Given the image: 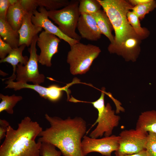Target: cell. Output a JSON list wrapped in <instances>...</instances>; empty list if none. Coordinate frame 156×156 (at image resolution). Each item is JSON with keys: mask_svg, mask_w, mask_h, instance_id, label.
I'll use <instances>...</instances> for the list:
<instances>
[{"mask_svg": "<svg viewBox=\"0 0 156 156\" xmlns=\"http://www.w3.org/2000/svg\"><path fill=\"white\" fill-rule=\"evenodd\" d=\"M45 118L51 126L40 132L38 141L53 145L64 156H84L81 144V139L86 132L84 120L78 117L63 119L47 114L45 115Z\"/></svg>", "mask_w": 156, "mask_h": 156, "instance_id": "cell-1", "label": "cell"}, {"mask_svg": "<svg viewBox=\"0 0 156 156\" xmlns=\"http://www.w3.org/2000/svg\"><path fill=\"white\" fill-rule=\"evenodd\" d=\"M42 130L28 116L21 120L16 129L10 125L0 147V156H40L42 142L35 139Z\"/></svg>", "mask_w": 156, "mask_h": 156, "instance_id": "cell-2", "label": "cell"}, {"mask_svg": "<svg viewBox=\"0 0 156 156\" xmlns=\"http://www.w3.org/2000/svg\"><path fill=\"white\" fill-rule=\"evenodd\" d=\"M98 1L109 17L115 32L114 43L109 44L108 47L110 53H114L115 51L128 38L140 37L135 33L127 20V14L133 7L128 1Z\"/></svg>", "mask_w": 156, "mask_h": 156, "instance_id": "cell-3", "label": "cell"}, {"mask_svg": "<svg viewBox=\"0 0 156 156\" xmlns=\"http://www.w3.org/2000/svg\"><path fill=\"white\" fill-rule=\"evenodd\" d=\"M105 88L101 89L100 97L96 101L92 102H83L91 103L98 111V117L95 122L91 128L98 123L96 127L90 133V137L97 138L111 135L114 128L117 127L120 120V117L115 114V111L112 109L110 104L107 103L105 105L104 96Z\"/></svg>", "mask_w": 156, "mask_h": 156, "instance_id": "cell-4", "label": "cell"}, {"mask_svg": "<svg viewBox=\"0 0 156 156\" xmlns=\"http://www.w3.org/2000/svg\"><path fill=\"white\" fill-rule=\"evenodd\" d=\"M101 52L98 47L80 42L70 46L67 62L70 65L71 73L74 75L86 73Z\"/></svg>", "mask_w": 156, "mask_h": 156, "instance_id": "cell-5", "label": "cell"}, {"mask_svg": "<svg viewBox=\"0 0 156 156\" xmlns=\"http://www.w3.org/2000/svg\"><path fill=\"white\" fill-rule=\"evenodd\" d=\"M79 0H72L61 9L48 11L49 18L58 25L60 29L68 37L80 41L81 38L76 32L80 14Z\"/></svg>", "mask_w": 156, "mask_h": 156, "instance_id": "cell-6", "label": "cell"}, {"mask_svg": "<svg viewBox=\"0 0 156 156\" xmlns=\"http://www.w3.org/2000/svg\"><path fill=\"white\" fill-rule=\"evenodd\" d=\"M38 36L33 39L28 49L30 57L27 64L24 66L19 64L16 67V79L18 81L26 83L30 82L34 84L40 85L43 83L45 79L44 75L40 74L38 69V56L37 53L36 44Z\"/></svg>", "mask_w": 156, "mask_h": 156, "instance_id": "cell-7", "label": "cell"}, {"mask_svg": "<svg viewBox=\"0 0 156 156\" xmlns=\"http://www.w3.org/2000/svg\"><path fill=\"white\" fill-rule=\"evenodd\" d=\"M148 134L136 129L122 131L119 135V147L115 152L122 155H131L145 149Z\"/></svg>", "mask_w": 156, "mask_h": 156, "instance_id": "cell-8", "label": "cell"}, {"mask_svg": "<svg viewBox=\"0 0 156 156\" xmlns=\"http://www.w3.org/2000/svg\"><path fill=\"white\" fill-rule=\"evenodd\" d=\"M83 138L81 148L84 156L93 152L100 153L105 156H111L112 153L117 151L119 147V135H112L100 139L84 135Z\"/></svg>", "mask_w": 156, "mask_h": 156, "instance_id": "cell-9", "label": "cell"}, {"mask_svg": "<svg viewBox=\"0 0 156 156\" xmlns=\"http://www.w3.org/2000/svg\"><path fill=\"white\" fill-rule=\"evenodd\" d=\"M7 79L8 80L5 82L7 84L5 88L13 89L15 91L25 88L31 89L38 92L41 97L52 102L57 101L60 100L64 91L66 92L68 97H69L70 92L68 88L71 85V83L62 87L56 84L45 87L38 84H30L23 81L14 82L11 79Z\"/></svg>", "mask_w": 156, "mask_h": 156, "instance_id": "cell-10", "label": "cell"}, {"mask_svg": "<svg viewBox=\"0 0 156 156\" xmlns=\"http://www.w3.org/2000/svg\"><path fill=\"white\" fill-rule=\"evenodd\" d=\"M60 39L55 35L43 31L40 34L37 44L40 52L38 56V62L43 65L50 67L53 55L58 52Z\"/></svg>", "mask_w": 156, "mask_h": 156, "instance_id": "cell-11", "label": "cell"}, {"mask_svg": "<svg viewBox=\"0 0 156 156\" xmlns=\"http://www.w3.org/2000/svg\"><path fill=\"white\" fill-rule=\"evenodd\" d=\"M33 14L31 19L34 25L42 27L45 31L55 35L60 39L63 40L70 46L80 42L68 37L62 33L58 27L49 19L48 11L44 8L39 7L38 11L35 10L33 12Z\"/></svg>", "mask_w": 156, "mask_h": 156, "instance_id": "cell-12", "label": "cell"}, {"mask_svg": "<svg viewBox=\"0 0 156 156\" xmlns=\"http://www.w3.org/2000/svg\"><path fill=\"white\" fill-rule=\"evenodd\" d=\"M77 28L81 38L89 41H96L101 38L102 34L95 19L91 14H81Z\"/></svg>", "mask_w": 156, "mask_h": 156, "instance_id": "cell-13", "label": "cell"}, {"mask_svg": "<svg viewBox=\"0 0 156 156\" xmlns=\"http://www.w3.org/2000/svg\"><path fill=\"white\" fill-rule=\"evenodd\" d=\"M33 14L26 13L21 26L18 31L19 36V46L25 44L28 47L30 46L34 38L41 32L42 28L34 25L31 21Z\"/></svg>", "mask_w": 156, "mask_h": 156, "instance_id": "cell-14", "label": "cell"}, {"mask_svg": "<svg viewBox=\"0 0 156 156\" xmlns=\"http://www.w3.org/2000/svg\"><path fill=\"white\" fill-rule=\"evenodd\" d=\"M142 40L140 37L128 38L115 51L114 53L122 56L127 61H135L140 51V45Z\"/></svg>", "mask_w": 156, "mask_h": 156, "instance_id": "cell-15", "label": "cell"}, {"mask_svg": "<svg viewBox=\"0 0 156 156\" xmlns=\"http://www.w3.org/2000/svg\"><path fill=\"white\" fill-rule=\"evenodd\" d=\"M26 13L20 0H18L16 3L10 5L6 15V21L13 29L18 31Z\"/></svg>", "mask_w": 156, "mask_h": 156, "instance_id": "cell-16", "label": "cell"}, {"mask_svg": "<svg viewBox=\"0 0 156 156\" xmlns=\"http://www.w3.org/2000/svg\"><path fill=\"white\" fill-rule=\"evenodd\" d=\"M26 46L23 44L18 47L13 48L10 53L4 59L1 60L0 62H8L12 66L13 72L12 75L8 78L5 79H11L14 81L16 78V70L17 66L19 64L25 65L29 58L27 56H23L22 53Z\"/></svg>", "mask_w": 156, "mask_h": 156, "instance_id": "cell-17", "label": "cell"}, {"mask_svg": "<svg viewBox=\"0 0 156 156\" xmlns=\"http://www.w3.org/2000/svg\"><path fill=\"white\" fill-rule=\"evenodd\" d=\"M95 19L102 34L105 35L110 42V44L114 42V37L112 31L113 28L111 23L106 13L103 10H100L91 14Z\"/></svg>", "mask_w": 156, "mask_h": 156, "instance_id": "cell-18", "label": "cell"}, {"mask_svg": "<svg viewBox=\"0 0 156 156\" xmlns=\"http://www.w3.org/2000/svg\"><path fill=\"white\" fill-rule=\"evenodd\" d=\"M135 129L156 133V111L149 110L142 113L138 117Z\"/></svg>", "mask_w": 156, "mask_h": 156, "instance_id": "cell-19", "label": "cell"}, {"mask_svg": "<svg viewBox=\"0 0 156 156\" xmlns=\"http://www.w3.org/2000/svg\"><path fill=\"white\" fill-rule=\"evenodd\" d=\"M0 35L3 40L13 49L19 46V36L18 32L13 29L6 20L0 18Z\"/></svg>", "mask_w": 156, "mask_h": 156, "instance_id": "cell-20", "label": "cell"}, {"mask_svg": "<svg viewBox=\"0 0 156 156\" xmlns=\"http://www.w3.org/2000/svg\"><path fill=\"white\" fill-rule=\"evenodd\" d=\"M127 17L129 23L138 35L143 39L149 36L150 34L149 31L147 29L141 27L140 19L134 12L129 11L127 14Z\"/></svg>", "mask_w": 156, "mask_h": 156, "instance_id": "cell-21", "label": "cell"}, {"mask_svg": "<svg viewBox=\"0 0 156 156\" xmlns=\"http://www.w3.org/2000/svg\"><path fill=\"white\" fill-rule=\"evenodd\" d=\"M1 101L0 103V112L5 111L10 114L14 113L13 108L17 103L23 99L21 96H16L14 94L11 96L0 94Z\"/></svg>", "mask_w": 156, "mask_h": 156, "instance_id": "cell-22", "label": "cell"}, {"mask_svg": "<svg viewBox=\"0 0 156 156\" xmlns=\"http://www.w3.org/2000/svg\"><path fill=\"white\" fill-rule=\"evenodd\" d=\"M79 10L80 14H91L101 10L102 7L98 0H79Z\"/></svg>", "mask_w": 156, "mask_h": 156, "instance_id": "cell-23", "label": "cell"}, {"mask_svg": "<svg viewBox=\"0 0 156 156\" xmlns=\"http://www.w3.org/2000/svg\"><path fill=\"white\" fill-rule=\"evenodd\" d=\"M37 7H43L47 11L58 10L68 5L70 1L67 0H36Z\"/></svg>", "mask_w": 156, "mask_h": 156, "instance_id": "cell-24", "label": "cell"}, {"mask_svg": "<svg viewBox=\"0 0 156 156\" xmlns=\"http://www.w3.org/2000/svg\"><path fill=\"white\" fill-rule=\"evenodd\" d=\"M156 8V1L151 0L147 3L134 6L131 9L140 19H143L145 15Z\"/></svg>", "mask_w": 156, "mask_h": 156, "instance_id": "cell-25", "label": "cell"}, {"mask_svg": "<svg viewBox=\"0 0 156 156\" xmlns=\"http://www.w3.org/2000/svg\"><path fill=\"white\" fill-rule=\"evenodd\" d=\"M53 145L47 142H42L40 148V155L41 156H61L62 153L57 151Z\"/></svg>", "mask_w": 156, "mask_h": 156, "instance_id": "cell-26", "label": "cell"}, {"mask_svg": "<svg viewBox=\"0 0 156 156\" xmlns=\"http://www.w3.org/2000/svg\"><path fill=\"white\" fill-rule=\"evenodd\" d=\"M149 156H156V133L148 132L145 146Z\"/></svg>", "mask_w": 156, "mask_h": 156, "instance_id": "cell-27", "label": "cell"}, {"mask_svg": "<svg viewBox=\"0 0 156 156\" xmlns=\"http://www.w3.org/2000/svg\"><path fill=\"white\" fill-rule=\"evenodd\" d=\"M12 49L9 44L3 40L0 36V58L1 60L5 58Z\"/></svg>", "mask_w": 156, "mask_h": 156, "instance_id": "cell-28", "label": "cell"}, {"mask_svg": "<svg viewBox=\"0 0 156 156\" xmlns=\"http://www.w3.org/2000/svg\"><path fill=\"white\" fill-rule=\"evenodd\" d=\"M22 5L27 13H33L38 7L36 0H20Z\"/></svg>", "mask_w": 156, "mask_h": 156, "instance_id": "cell-29", "label": "cell"}, {"mask_svg": "<svg viewBox=\"0 0 156 156\" xmlns=\"http://www.w3.org/2000/svg\"><path fill=\"white\" fill-rule=\"evenodd\" d=\"M10 5L9 0H0V18L6 20V16Z\"/></svg>", "mask_w": 156, "mask_h": 156, "instance_id": "cell-30", "label": "cell"}, {"mask_svg": "<svg viewBox=\"0 0 156 156\" xmlns=\"http://www.w3.org/2000/svg\"><path fill=\"white\" fill-rule=\"evenodd\" d=\"M9 123L4 119H0V141L5 137L8 127Z\"/></svg>", "mask_w": 156, "mask_h": 156, "instance_id": "cell-31", "label": "cell"}, {"mask_svg": "<svg viewBox=\"0 0 156 156\" xmlns=\"http://www.w3.org/2000/svg\"><path fill=\"white\" fill-rule=\"evenodd\" d=\"M116 156H149L145 149L139 152L131 155H122L115 152Z\"/></svg>", "mask_w": 156, "mask_h": 156, "instance_id": "cell-32", "label": "cell"}, {"mask_svg": "<svg viewBox=\"0 0 156 156\" xmlns=\"http://www.w3.org/2000/svg\"><path fill=\"white\" fill-rule=\"evenodd\" d=\"M151 0H129L128 1L133 7L149 2Z\"/></svg>", "mask_w": 156, "mask_h": 156, "instance_id": "cell-33", "label": "cell"}]
</instances>
